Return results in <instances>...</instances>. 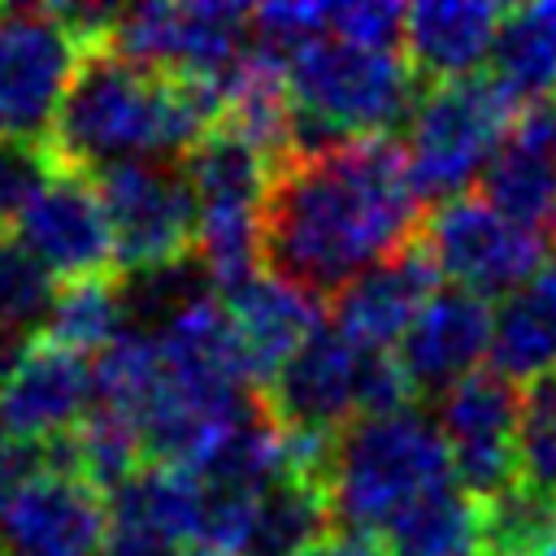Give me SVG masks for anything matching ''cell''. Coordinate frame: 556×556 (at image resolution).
Instances as JSON below:
<instances>
[{
	"instance_id": "cell-1",
	"label": "cell",
	"mask_w": 556,
	"mask_h": 556,
	"mask_svg": "<svg viewBox=\"0 0 556 556\" xmlns=\"http://www.w3.org/2000/svg\"><path fill=\"white\" fill-rule=\"evenodd\" d=\"M421 226L404 148L391 135L352 139L278 165L261 217V261L313 300H334L352 278L404 252Z\"/></svg>"
},
{
	"instance_id": "cell-2",
	"label": "cell",
	"mask_w": 556,
	"mask_h": 556,
	"mask_svg": "<svg viewBox=\"0 0 556 556\" xmlns=\"http://www.w3.org/2000/svg\"><path fill=\"white\" fill-rule=\"evenodd\" d=\"M217 122V74L174 78L100 43L87 48L43 148L61 169L96 178L130 161L187 156Z\"/></svg>"
},
{
	"instance_id": "cell-3",
	"label": "cell",
	"mask_w": 556,
	"mask_h": 556,
	"mask_svg": "<svg viewBox=\"0 0 556 556\" xmlns=\"http://www.w3.org/2000/svg\"><path fill=\"white\" fill-rule=\"evenodd\" d=\"M287 91L295 156H317L352 139H382L413 117L426 87L408 56L321 35L287 61Z\"/></svg>"
},
{
	"instance_id": "cell-4",
	"label": "cell",
	"mask_w": 556,
	"mask_h": 556,
	"mask_svg": "<svg viewBox=\"0 0 556 556\" xmlns=\"http://www.w3.org/2000/svg\"><path fill=\"white\" fill-rule=\"evenodd\" d=\"M443 482H452V456L426 413L361 417L343 426L334 443L330 513L343 530L374 539Z\"/></svg>"
},
{
	"instance_id": "cell-5",
	"label": "cell",
	"mask_w": 556,
	"mask_h": 556,
	"mask_svg": "<svg viewBox=\"0 0 556 556\" xmlns=\"http://www.w3.org/2000/svg\"><path fill=\"white\" fill-rule=\"evenodd\" d=\"M517 113L521 104L491 74L430 83L408 117L404 143L408 178L421 204H447L465 195V187L486 174L491 156L504 148V135H513Z\"/></svg>"
},
{
	"instance_id": "cell-6",
	"label": "cell",
	"mask_w": 556,
	"mask_h": 556,
	"mask_svg": "<svg viewBox=\"0 0 556 556\" xmlns=\"http://www.w3.org/2000/svg\"><path fill=\"white\" fill-rule=\"evenodd\" d=\"M87 43L52 9H0V139L48 143L52 122L78 78Z\"/></svg>"
},
{
	"instance_id": "cell-7",
	"label": "cell",
	"mask_w": 556,
	"mask_h": 556,
	"mask_svg": "<svg viewBox=\"0 0 556 556\" xmlns=\"http://www.w3.org/2000/svg\"><path fill=\"white\" fill-rule=\"evenodd\" d=\"M421 243L434 256L439 274L452 278V287H465L482 300L513 295L547 265V239L508 222L482 195L434 204L421 226Z\"/></svg>"
},
{
	"instance_id": "cell-8",
	"label": "cell",
	"mask_w": 556,
	"mask_h": 556,
	"mask_svg": "<svg viewBox=\"0 0 556 556\" xmlns=\"http://www.w3.org/2000/svg\"><path fill=\"white\" fill-rule=\"evenodd\" d=\"M109 48L174 78H204L230 70L252 48V13L226 0L135 4L122 9Z\"/></svg>"
},
{
	"instance_id": "cell-9",
	"label": "cell",
	"mask_w": 556,
	"mask_h": 556,
	"mask_svg": "<svg viewBox=\"0 0 556 556\" xmlns=\"http://www.w3.org/2000/svg\"><path fill=\"white\" fill-rule=\"evenodd\" d=\"M526 413V391L495 374L478 369L439 395V434L452 456V478L473 495L491 500L517 482V430Z\"/></svg>"
},
{
	"instance_id": "cell-10",
	"label": "cell",
	"mask_w": 556,
	"mask_h": 556,
	"mask_svg": "<svg viewBox=\"0 0 556 556\" xmlns=\"http://www.w3.org/2000/svg\"><path fill=\"white\" fill-rule=\"evenodd\" d=\"M96 191L126 274L195 252V195L182 169H169L165 161H130L96 174Z\"/></svg>"
},
{
	"instance_id": "cell-11",
	"label": "cell",
	"mask_w": 556,
	"mask_h": 556,
	"mask_svg": "<svg viewBox=\"0 0 556 556\" xmlns=\"http://www.w3.org/2000/svg\"><path fill=\"white\" fill-rule=\"evenodd\" d=\"M9 235L61 282L100 278V274H113L117 265V243H113V226L100 204L96 178L70 174L61 165L26 200Z\"/></svg>"
},
{
	"instance_id": "cell-12",
	"label": "cell",
	"mask_w": 556,
	"mask_h": 556,
	"mask_svg": "<svg viewBox=\"0 0 556 556\" xmlns=\"http://www.w3.org/2000/svg\"><path fill=\"white\" fill-rule=\"evenodd\" d=\"M369 348L352 343L343 330L321 326L261 391L282 426L339 434L361 417V374Z\"/></svg>"
},
{
	"instance_id": "cell-13",
	"label": "cell",
	"mask_w": 556,
	"mask_h": 556,
	"mask_svg": "<svg viewBox=\"0 0 556 556\" xmlns=\"http://www.w3.org/2000/svg\"><path fill=\"white\" fill-rule=\"evenodd\" d=\"M109 500L74 473L39 469L0 517L4 556H100Z\"/></svg>"
},
{
	"instance_id": "cell-14",
	"label": "cell",
	"mask_w": 556,
	"mask_h": 556,
	"mask_svg": "<svg viewBox=\"0 0 556 556\" xmlns=\"http://www.w3.org/2000/svg\"><path fill=\"white\" fill-rule=\"evenodd\" d=\"M96 408V365L52 339H30L0 387V421L26 443H52Z\"/></svg>"
},
{
	"instance_id": "cell-15",
	"label": "cell",
	"mask_w": 556,
	"mask_h": 556,
	"mask_svg": "<svg viewBox=\"0 0 556 556\" xmlns=\"http://www.w3.org/2000/svg\"><path fill=\"white\" fill-rule=\"evenodd\" d=\"M434 291H439V265L417 235L404 252L378 261L330 300V326L343 330L352 343L382 352L408 334V326L434 300Z\"/></svg>"
},
{
	"instance_id": "cell-16",
	"label": "cell",
	"mask_w": 556,
	"mask_h": 556,
	"mask_svg": "<svg viewBox=\"0 0 556 556\" xmlns=\"http://www.w3.org/2000/svg\"><path fill=\"white\" fill-rule=\"evenodd\" d=\"M495 339V308L491 300L465 287H439L434 300L417 313L408 334L400 339V369L408 374L413 391H447L460 378L478 374V361L491 356Z\"/></svg>"
},
{
	"instance_id": "cell-17",
	"label": "cell",
	"mask_w": 556,
	"mask_h": 556,
	"mask_svg": "<svg viewBox=\"0 0 556 556\" xmlns=\"http://www.w3.org/2000/svg\"><path fill=\"white\" fill-rule=\"evenodd\" d=\"M222 308L230 317V330L243 348V361L252 369V382L265 391L269 378L326 326L321 308L308 291L291 287L278 274H252L235 291L222 295Z\"/></svg>"
},
{
	"instance_id": "cell-18",
	"label": "cell",
	"mask_w": 556,
	"mask_h": 556,
	"mask_svg": "<svg viewBox=\"0 0 556 556\" xmlns=\"http://www.w3.org/2000/svg\"><path fill=\"white\" fill-rule=\"evenodd\" d=\"M508 9L495 4H460V0H426L404 13V56L430 83H452L478 74V65L495 52L500 26Z\"/></svg>"
},
{
	"instance_id": "cell-19",
	"label": "cell",
	"mask_w": 556,
	"mask_h": 556,
	"mask_svg": "<svg viewBox=\"0 0 556 556\" xmlns=\"http://www.w3.org/2000/svg\"><path fill=\"white\" fill-rule=\"evenodd\" d=\"M491 369L530 387L556 374V256L495 308Z\"/></svg>"
},
{
	"instance_id": "cell-20",
	"label": "cell",
	"mask_w": 556,
	"mask_h": 556,
	"mask_svg": "<svg viewBox=\"0 0 556 556\" xmlns=\"http://www.w3.org/2000/svg\"><path fill=\"white\" fill-rule=\"evenodd\" d=\"M387 539L391 556H482V500L452 478L421 495Z\"/></svg>"
},
{
	"instance_id": "cell-21",
	"label": "cell",
	"mask_w": 556,
	"mask_h": 556,
	"mask_svg": "<svg viewBox=\"0 0 556 556\" xmlns=\"http://www.w3.org/2000/svg\"><path fill=\"white\" fill-rule=\"evenodd\" d=\"M482 200L500 208L508 222L543 239H556V165L517 135H508L504 148L491 156L482 174Z\"/></svg>"
},
{
	"instance_id": "cell-22",
	"label": "cell",
	"mask_w": 556,
	"mask_h": 556,
	"mask_svg": "<svg viewBox=\"0 0 556 556\" xmlns=\"http://www.w3.org/2000/svg\"><path fill=\"white\" fill-rule=\"evenodd\" d=\"M330 486L308 478L274 482L252 517V534L243 556H304L317 539L330 534Z\"/></svg>"
},
{
	"instance_id": "cell-23",
	"label": "cell",
	"mask_w": 556,
	"mask_h": 556,
	"mask_svg": "<svg viewBox=\"0 0 556 556\" xmlns=\"http://www.w3.org/2000/svg\"><path fill=\"white\" fill-rule=\"evenodd\" d=\"M122 330H126V304H122V282L113 274L56 282L43 339L87 356V352H104L109 343H117Z\"/></svg>"
},
{
	"instance_id": "cell-24",
	"label": "cell",
	"mask_w": 556,
	"mask_h": 556,
	"mask_svg": "<svg viewBox=\"0 0 556 556\" xmlns=\"http://www.w3.org/2000/svg\"><path fill=\"white\" fill-rule=\"evenodd\" d=\"M556 547V491L526 478L482 504V556H547Z\"/></svg>"
},
{
	"instance_id": "cell-25",
	"label": "cell",
	"mask_w": 556,
	"mask_h": 556,
	"mask_svg": "<svg viewBox=\"0 0 556 556\" xmlns=\"http://www.w3.org/2000/svg\"><path fill=\"white\" fill-rule=\"evenodd\" d=\"M491 78L526 109L556 87V43L539 17V4L508 9L495 52H491Z\"/></svg>"
},
{
	"instance_id": "cell-26",
	"label": "cell",
	"mask_w": 556,
	"mask_h": 556,
	"mask_svg": "<svg viewBox=\"0 0 556 556\" xmlns=\"http://www.w3.org/2000/svg\"><path fill=\"white\" fill-rule=\"evenodd\" d=\"M56 278L9 235L0 230V330L26 334L48 321Z\"/></svg>"
},
{
	"instance_id": "cell-27",
	"label": "cell",
	"mask_w": 556,
	"mask_h": 556,
	"mask_svg": "<svg viewBox=\"0 0 556 556\" xmlns=\"http://www.w3.org/2000/svg\"><path fill=\"white\" fill-rule=\"evenodd\" d=\"M404 13L400 4L387 0H352V4H330V35L361 43V48H382L395 52L404 43Z\"/></svg>"
},
{
	"instance_id": "cell-28",
	"label": "cell",
	"mask_w": 556,
	"mask_h": 556,
	"mask_svg": "<svg viewBox=\"0 0 556 556\" xmlns=\"http://www.w3.org/2000/svg\"><path fill=\"white\" fill-rule=\"evenodd\" d=\"M517 478L556 491V413H539L526 404L517 430Z\"/></svg>"
},
{
	"instance_id": "cell-29",
	"label": "cell",
	"mask_w": 556,
	"mask_h": 556,
	"mask_svg": "<svg viewBox=\"0 0 556 556\" xmlns=\"http://www.w3.org/2000/svg\"><path fill=\"white\" fill-rule=\"evenodd\" d=\"M39 469H43V447L17 439V434L0 421V517H4V508L17 500V491H22Z\"/></svg>"
},
{
	"instance_id": "cell-30",
	"label": "cell",
	"mask_w": 556,
	"mask_h": 556,
	"mask_svg": "<svg viewBox=\"0 0 556 556\" xmlns=\"http://www.w3.org/2000/svg\"><path fill=\"white\" fill-rule=\"evenodd\" d=\"M182 552H187V547L169 543V539L156 534L152 526L109 513V534H104L100 556H182Z\"/></svg>"
},
{
	"instance_id": "cell-31",
	"label": "cell",
	"mask_w": 556,
	"mask_h": 556,
	"mask_svg": "<svg viewBox=\"0 0 556 556\" xmlns=\"http://www.w3.org/2000/svg\"><path fill=\"white\" fill-rule=\"evenodd\" d=\"M513 135L556 165V96H543V100L526 104L513 122Z\"/></svg>"
},
{
	"instance_id": "cell-32",
	"label": "cell",
	"mask_w": 556,
	"mask_h": 556,
	"mask_svg": "<svg viewBox=\"0 0 556 556\" xmlns=\"http://www.w3.org/2000/svg\"><path fill=\"white\" fill-rule=\"evenodd\" d=\"M304 556H378V543L369 534H356V530H330Z\"/></svg>"
},
{
	"instance_id": "cell-33",
	"label": "cell",
	"mask_w": 556,
	"mask_h": 556,
	"mask_svg": "<svg viewBox=\"0 0 556 556\" xmlns=\"http://www.w3.org/2000/svg\"><path fill=\"white\" fill-rule=\"evenodd\" d=\"M30 348V339L26 334H13V330H0V387H4V378L17 369V361H22V352Z\"/></svg>"
},
{
	"instance_id": "cell-34",
	"label": "cell",
	"mask_w": 556,
	"mask_h": 556,
	"mask_svg": "<svg viewBox=\"0 0 556 556\" xmlns=\"http://www.w3.org/2000/svg\"><path fill=\"white\" fill-rule=\"evenodd\" d=\"M526 404L539 408V413H556V374L530 382V387H526Z\"/></svg>"
},
{
	"instance_id": "cell-35",
	"label": "cell",
	"mask_w": 556,
	"mask_h": 556,
	"mask_svg": "<svg viewBox=\"0 0 556 556\" xmlns=\"http://www.w3.org/2000/svg\"><path fill=\"white\" fill-rule=\"evenodd\" d=\"M539 17H543V26H547V35L556 43V4H539Z\"/></svg>"
},
{
	"instance_id": "cell-36",
	"label": "cell",
	"mask_w": 556,
	"mask_h": 556,
	"mask_svg": "<svg viewBox=\"0 0 556 556\" xmlns=\"http://www.w3.org/2000/svg\"><path fill=\"white\" fill-rule=\"evenodd\" d=\"M547 556H556V547H552V552H547Z\"/></svg>"
},
{
	"instance_id": "cell-37",
	"label": "cell",
	"mask_w": 556,
	"mask_h": 556,
	"mask_svg": "<svg viewBox=\"0 0 556 556\" xmlns=\"http://www.w3.org/2000/svg\"><path fill=\"white\" fill-rule=\"evenodd\" d=\"M0 556H4V552H0Z\"/></svg>"
}]
</instances>
